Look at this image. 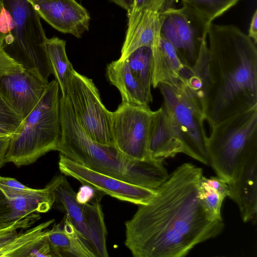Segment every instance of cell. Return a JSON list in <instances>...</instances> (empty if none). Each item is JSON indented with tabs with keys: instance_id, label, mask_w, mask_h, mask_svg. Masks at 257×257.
I'll return each mask as SVG.
<instances>
[{
	"instance_id": "obj_29",
	"label": "cell",
	"mask_w": 257,
	"mask_h": 257,
	"mask_svg": "<svg viewBox=\"0 0 257 257\" xmlns=\"http://www.w3.org/2000/svg\"><path fill=\"white\" fill-rule=\"evenodd\" d=\"M22 121V119L7 104L0 95V126L12 134Z\"/></svg>"
},
{
	"instance_id": "obj_7",
	"label": "cell",
	"mask_w": 257,
	"mask_h": 257,
	"mask_svg": "<svg viewBox=\"0 0 257 257\" xmlns=\"http://www.w3.org/2000/svg\"><path fill=\"white\" fill-rule=\"evenodd\" d=\"M158 87L163 98L162 106L182 142L183 153L210 165L206 148V116L199 100L183 84L178 88L163 83Z\"/></svg>"
},
{
	"instance_id": "obj_13",
	"label": "cell",
	"mask_w": 257,
	"mask_h": 257,
	"mask_svg": "<svg viewBox=\"0 0 257 257\" xmlns=\"http://www.w3.org/2000/svg\"><path fill=\"white\" fill-rule=\"evenodd\" d=\"M54 202L51 181L44 188L25 191L0 186V226H8L35 212L46 213Z\"/></svg>"
},
{
	"instance_id": "obj_27",
	"label": "cell",
	"mask_w": 257,
	"mask_h": 257,
	"mask_svg": "<svg viewBox=\"0 0 257 257\" xmlns=\"http://www.w3.org/2000/svg\"><path fill=\"white\" fill-rule=\"evenodd\" d=\"M183 6L193 10L210 24L241 0H181Z\"/></svg>"
},
{
	"instance_id": "obj_34",
	"label": "cell",
	"mask_w": 257,
	"mask_h": 257,
	"mask_svg": "<svg viewBox=\"0 0 257 257\" xmlns=\"http://www.w3.org/2000/svg\"><path fill=\"white\" fill-rule=\"evenodd\" d=\"M0 186L16 191H25L32 189L15 178L0 176Z\"/></svg>"
},
{
	"instance_id": "obj_5",
	"label": "cell",
	"mask_w": 257,
	"mask_h": 257,
	"mask_svg": "<svg viewBox=\"0 0 257 257\" xmlns=\"http://www.w3.org/2000/svg\"><path fill=\"white\" fill-rule=\"evenodd\" d=\"M3 2L11 23L2 49L23 69L37 71L48 82L52 71L46 50L47 38L40 17L28 0Z\"/></svg>"
},
{
	"instance_id": "obj_8",
	"label": "cell",
	"mask_w": 257,
	"mask_h": 257,
	"mask_svg": "<svg viewBox=\"0 0 257 257\" xmlns=\"http://www.w3.org/2000/svg\"><path fill=\"white\" fill-rule=\"evenodd\" d=\"M66 96L77 122L87 134L99 144L115 146L111 112L102 102L92 80L74 69L68 82Z\"/></svg>"
},
{
	"instance_id": "obj_4",
	"label": "cell",
	"mask_w": 257,
	"mask_h": 257,
	"mask_svg": "<svg viewBox=\"0 0 257 257\" xmlns=\"http://www.w3.org/2000/svg\"><path fill=\"white\" fill-rule=\"evenodd\" d=\"M60 87L49 82L37 104L12 134L6 163L29 165L52 151H57L61 135Z\"/></svg>"
},
{
	"instance_id": "obj_36",
	"label": "cell",
	"mask_w": 257,
	"mask_h": 257,
	"mask_svg": "<svg viewBox=\"0 0 257 257\" xmlns=\"http://www.w3.org/2000/svg\"><path fill=\"white\" fill-rule=\"evenodd\" d=\"M247 36L253 41L257 43V11H254L251 20L248 33Z\"/></svg>"
},
{
	"instance_id": "obj_20",
	"label": "cell",
	"mask_w": 257,
	"mask_h": 257,
	"mask_svg": "<svg viewBox=\"0 0 257 257\" xmlns=\"http://www.w3.org/2000/svg\"><path fill=\"white\" fill-rule=\"evenodd\" d=\"M51 182L55 195L53 206L65 213L77 231L91 245L90 236L85 220L83 204L77 201L76 193L65 175L60 174L56 176Z\"/></svg>"
},
{
	"instance_id": "obj_26",
	"label": "cell",
	"mask_w": 257,
	"mask_h": 257,
	"mask_svg": "<svg viewBox=\"0 0 257 257\" xmlns=\"http://www.w3.org/2000/svg\"><path fill=\"white\" fill-rule=\"evenodd\" d=\"M131 71L141 85L150 102L152 75V52L149 47H142L133 51L125 59Z\"/></svg>"
},
{
	"instance_id": "obj_28",
	"label": "cell",
	"mask_w": 257,
	"mask_h": 257,
	"mask_svg": "<svg viewBox=\"0 0 257 257\" xmlns=\"http://www.w3.org/2000/svg\"><path fill=\"white\" fill-rule=\"evenodd\" d=\"M40 217L39 214L34 213L8 226H0V246L16 235L19 232V229L29 228Z\"/></svg>"
},
{
	"instance_id": "obj_24",
	"label": "cell",
	"mask_w": 257,
	"mask_h": 257,
	"mask_svg": "<svg viewBox=\"0 0 257 257\" xmlns=\"http://www.w3.org/2000/svg\"><path fill=\"white\" fill-rule=\"evenodd\" d=\"M100 200L96 199L91 203L83 204V206L91 247L97 257H106L108 256L106 244L107 231Z\"/></svg>"
},
{
	"instance_id": "obj_30",
	"label": "cell",
	"mask_w": 257,
	"mask_h": 257,
	"mask_svg": "<svg viewBox=\"0 0 257 257\" xmlns=\"http://www.w3.org/2000/svg\"><path fill=\"white\" fill-rule=\"evenodd\" d=\"M23 69V67L10 58L0 47V76Z\"/></svg>"
},
{
	"instance_id": "obj_23",
	"label": "cell",
	"mask_w": 257,
	"mask_h": 257,
	"mask_svg": "<svg viewBox=\"0 0 257 257\" xmlns=\"http://www.w3.org/2000/svg\"><path fill=\"white\" fill-rule=\"evenodd\" d=\"M66 42L56 37L47 38L46 41V50L52 74L58 83L63 97L66 96L68 82L74 70L66 54Z\"/></svg>"
},
{
	"instance_id": "obj_14",
	"label": "cell",
	"mask_w": 257,
	"mask_h": 257,
	"mask_svg": "<svg viewBox=\"0 0 257 257\" xmlns=\"http://www.w3.org/2000/svg\"><path fill=\"white\" fill-rule=\"evenodd\" d=\"M40 18L57 31L80 38L89 30L90 17L75 0H28Z\"/></svg>"
},
{
	"instance_id": "obj_11",
	"label": "cell",
	"mask_w": 257,
	"mask_h": 257,
	"mask_svg": "<svg viewBox=\"0 0 257 257\" xmlns=\"http://www.w3.org/2000/svg\"><path fill=\"white\" fill-rule=\"evenodd\" d=\"M58 167L62 174L76 179L102 195H109L137 205L148 203L156 193V189L136 185L92 170L61 153Z\"/></svg>"
},
{
	"instance_id": "obj_38",
	"label": "cell",
	"mask_w": 257,
	"mask_h": 257,
	"mask_svg": "<svg viewBox=\"0 0 257 257\" xmlns=\"http://www.w3.org/2000/svg\"><path fill=\"white\" fill-rule=\"evenodd\" d=\"M12 133L3 127L0 126V136L12 135Z\"/></svg>"
},
{
	"instance_id": "obj_32",
	"label": "cell",
	"mask_w": 257,
	"mask_h": 257,
	"mask_svg": "<svg viewBox=\"0 0 257 257\" xmlns=\"http://www.w3.org/2000/svg\"><path fill=\"white\" fill-rule=\"evenodd\" d=\"M168 0H135L133 8L160 12Z\"/></svg>"
},
{
	"instance_id": "obj_16",
	"label": "cell",
	"mask_w": 257,
	"mask_h": 257,
	"mask_svg": "<svg viewBox=\"0 0 257 257\" xmlns=\"http://www.w3.org/2000/svg\"><path fill=\"white\" fill-rule=\"evenodd\" d=\"M159 13L134 8L127 13V28L118 60H125L139 48H151L160 36Z\"/></svg>"
},
{
	"instance_id": "obj_31",
	"label": "cell",
	"mask_w": 257,
	"mask_h": 257,
	"mask_svg": "<svg viewBox=\"0 0 257 257\" xmlns=\"http://www.w3.org/2000/svg\"><path fill=\"white\" fill-rule=\"evenodd\" d=\"M102 194L94 190L92 187L83 185L77 193H76L77 201L80 204H83L89 203L96 199H101Z\"/></svg>"
},
{
	"instance_id": "obj_25",
	"label": "cell",
	"mask_w": 257,
	"mask_h": 257,
	"mask_svg": "<svg viewBox=\"0 0 257 257\" xmlns=\"http://www.w3.org/2000/svg\"><path fill=\"white\" fill-rule=\"evenodd\" d=\"M199 196L206 210L217 218H222L221 208L223 200L230 195L228 184L220 178H206L202 175L199 187Z\"/></svg>"
},
{
	"instance_id": "obj_21",
	"label": "cell",
	"mask_w": 257,
	"mask_h": 257,
	"mask_svg": "<svg viewBox=\"0 0 257 257\" xmlns=\"http://www.w3.org/2000/svg\"><path fill=\"white\" fill-rule=\"evenodd\" d=\"M106 73L109 82L119 90L121 103L149 105L150 102L141 85L132 74L126 60H117L108 64Z\"/></svg>"
},
{
	"instance_id": "obj_1",
	"label": "cell",
	"mask_w": 257,
	"mask_h": 257,
	"mask_svg": "<svg viewBox=\"0 0 257 257\" xmlns=\"http://www.w3.org/2000/svg\"><path fill=\"white\" fill-rule=\"evenodd\" d=\"M202 169L184 163L125 223L124 244L135 257H183L220 234L222 218L210 214L199 193Z\"/></svg>"
},
{
	"instance_id": "obj_22",
	"label": "cell",
	"mask_w": 257,
	"mask_h": 257,
	"mask_svg": "<svg viewBox=\"0 0 257 257\" xmlns=\"http://www.w3.org/2000/svg\"><path fill=\"white\" fill-rule=\"evenodd\" d=\"M54 219L43 222L16 235L0 246V257H28L30 251L47 235Z\"/></svg>"
},
{
	"instance_id": "obj_2",
	"label": "cell",
	"mask_w": 257,
	"mask_h": 257,
	"mask_svg": "<svg viewBox=\"0 0 257 257\" xmlns=\"http://www.w3.org/2000/svg\"><path fill=\"white\" fill-rule=\"evenodd\" d=\"M192 67L202 82L201 103L210 128L227 117L257 107V48L238 27H208Z\"/></svg>"
},
{
	"instance_id": "obj_17",
	"label": "cell",
	"mask_w": 257,
	"mask_h": 257,
	"mask_svg": "<svg viewBox=\"0 0 257 257\" xmlns=\"http://www.w3.org/2000/svg\"><path fill=\"white\" fill-rule=\"evenodd\" d=\"M152 85L154 88L163 83L178 88L183 82L185 66L173 47L160 36L151 47Z\"/></svg>"
},
{
	"instance_id": "obj_35",
	"label": "cell",
	"mask_w": 257,
	"mask_h": 257,
	"mask_svg": "<svg viewBox=\"0 0 257 257\" xmlns=\"http://www.w3.org/2000/svg\"><path fill=\"white\" fill-rule=\"evenodd\" d=\"M11 135L0 136V169L6 163V155Z\"/></svg>"
},
{
	"instance_id": "obj_19",
	"label": "cell",
	"mask_w": 257,
	"mask_h": 257,
	"mask_svg": "<svg viewBox=\"0 0 257 257\" xmlns=\"http://www.w3.org/2000/svg\"><path fill=\"white\" fill-rule=\"evenodd\" d=\"M47 239L55 257H97L87 239L66 215L49 229Z\"/></svg>"
},
{
	"instance_id": "obj_33",
	"label": "cell",
	"mask_w": 257,
	"mask_h": 257,
	"mask_svg": "<svg viewBox=\"0 0 257 257\" xmlns=\"http://www.w3.org/2000/svg\"><path fill=\"white\" fill-rule=\"evenodd\" d=\"M11 17L5 9L3 0H0V47H2L5 35L10 30Z\"/></svg>"
},
{
	"instance_id": "obj_12",
	"label": "cell",
	"mask_w": 257,
	"mask_h": 257,
	"mask_svg": "<svg viewBox=\"0 0 257 257\" xmlns=\"http://www.w3.org/2000/svg\"><path fill=\"white\" fill-rule=\"evenodd\" d=\"M48 83L37 71L23 69L0 76V95L23 120L37 104Z\"/></svg>"
},
{
	"instance_id": "obj_9",
	"label": "cell",
	"mask_w": 257,
	"mask_h": 257,
	"mask_svg": "<svg viewBox=\"0 0 257 257\" xmlns=\"http://www.w3.org/2000/svg\"><path fill=\"white\" fill-rule=\"evenodd\" d=\"M159 19L160 36L173 47L186 67H192L207 39L210 24L183 5L164 9L159 13Z\"/></svg>"
},
{
	"instance_id": "obj_10",
	"label": "cell",
	"mask_w": 257,
	"mask_h": 257,
	"mask_svg": "<svg viewBox=\"0 0 257 257\" xmlns=\"http://www.w3.org/2000/svg\"><path fill=\"white\" fill-rule=\"evenodd\" d=\"M153 111L149 105L121 103L111 112V132L116 148L135 160L153 159L149 137Z\"/></svg>"
},
{
	"instance_id": "obj_6",
	"label": "cell",
	"mask_w": 257,
	"mask_h": 257,
	"mask_svg": "<svg viewBox=\"0 0 257 257\" xmlns=\"http://www.w3.org/2000/svg\"><path fill=\"white\" fill-rule=\"evenodd\" d=\"M206 148L210 165L228 184L243 157L257 150V107L231 115L213 126Z\"/></svg>"
},
{
	"instance_id": "obj_3",
	"label": "cell",
	"mask_w": 257,
	"mask_h": 257,
	"mask_svg": "<svg viewBox=\"0 0 257 257\" xmlns=\"http://www.w3.org/2000/svg\"><path fill=\"white\" fill-rule=\"evenodd\" d=\"M61 135L57 151L92 170L123 181L157 189L168 178L161 159L135 160L115 146L92 140L77 122L69 103L60 107Z\"/></svg>"
},
{
	"instance_id": "obj_15",
	"label": "cell",
	"mask_w": 257,
	"mask_h": 257,
	"mask_svg": "<svg viewBox=\"0 0 257 257\" xmlns=\"http://www.w3.org/2000/svg\"><path fill=\"white\" fill-rule=\"evenodd\" d=\"M229 196L238 207L242 220L256 221L257 215V150L245 156L228 184Z\"/></svg>"
},
{
	"instance_id": "obj_18",
	"label": "cell",
	"mask_w": 257,
	"mask_h": 257,
	"mask_svg": "<svg viewBox=\"0 0 257 257\" xmlns=\"http://www.w3.org/2000/svg\"><path fill=\"white\" fill-rule=\"evenodd\" d=\"M149 151L152 158L163 160L184 152L182 142L162 106L152 114Z\"/></svg>"
},
{
	"instance_id": "obj_37",
	"label": "cell",
	"mask_w": 257,
	"mask_h": 257,
	"mask_svg": "<svg viewBox=\"0 0 257 257\" xmlns=\"http://www.w3.org/2000/svg\"><path fill=\"white\" fill-rule=\"evenodd\" d=\"M130 12L133 8L135 0H109Z\"/></svg>"
}]
</instances>
